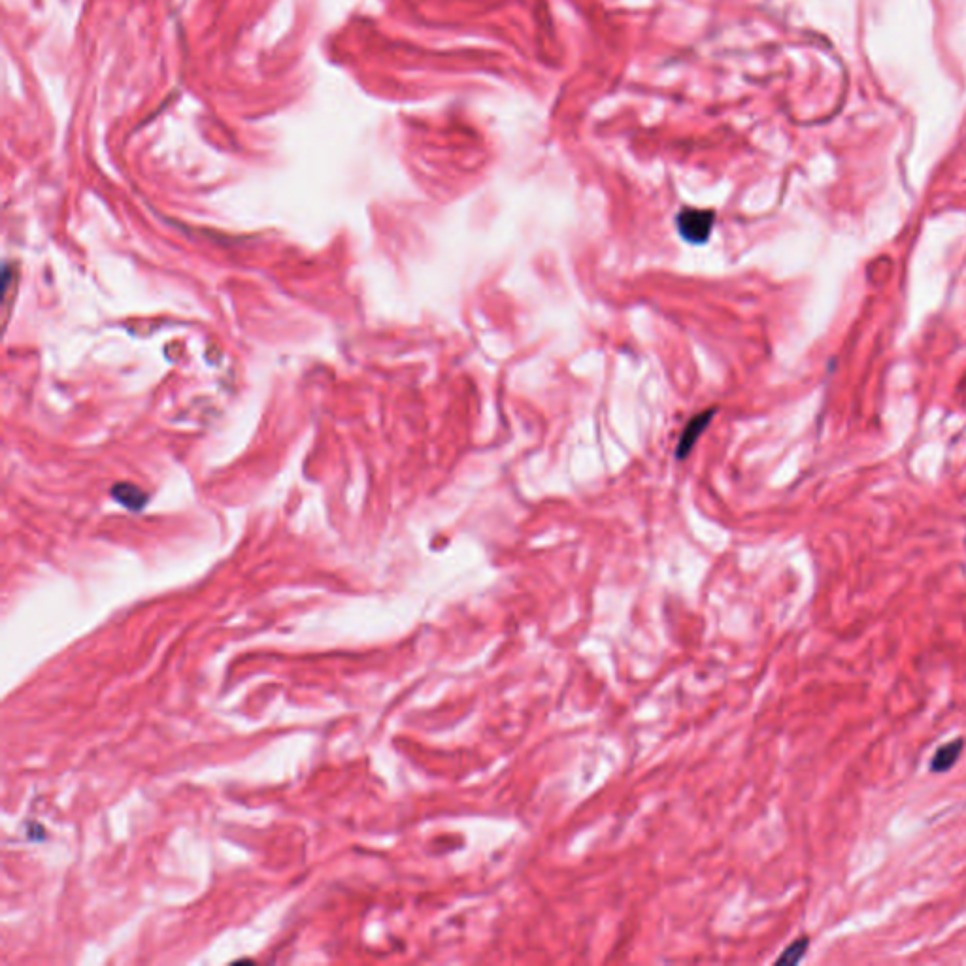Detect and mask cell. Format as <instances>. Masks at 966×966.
Masks as SVG:
<instances>
[{"mask_svg":"<svg viewBox=\"0 0 966 966\" xmlns=\"http://www.w3.org/2000/svg\"><path fill=\"white\" fill-rule=\"evenodd\" d=\"M716 225V214L712 210L700 208H683L676 216V229L685 242L693 246H702L710 240Z\"/></svg>","mask_w":966,"mask_h":966,"instance_id":"cell-1","label":"cell"},{"mask_svg":"<svg viewBox=\"0 0 966 966\" xmlns=\"http://www.w3.org/2000/svg\"><path fill=\"white\" fill-rule=\"evenodd\" d=\"M714 414H716V408H710L706 412H700L695 417H691L683 429L682 436H680V442H678V450H676V457L678 459H685L693 448L695 444L699 442L702 433L708 429V425L712 423L714 419Z\"/></svg>","mask_w":966,"mask_h":966,"instance_id":"cell-2","label":"cell"},{"mask_svg":"<svg viewBox=\"0 0 966 966\" xmlns=\"http://www.w3.org/2000/svg\"><path fill=\"white\" fill-rule=\"evenodd\" d=\"M965 746L966 740L963 736H959L955 740H950V742L942 744L938 750L934 751L933 759L929 763V770L933 774H946V772H950L951 768L959 763Z\"/></svg>","mask_w":966,"mask_h":966,"instance_id":"cell-3","label":"cell"},{"mask_svg":"<svg viewBox=\"0 0 966 966\" xmlns=\"http://www.w3.org/2000/svg\"><path fill=\"white\" fill-rule=\"evenodd\" d=\"M112 495H114V497H116L121 504H125L127 508H131V510H140V508L144 506L146 499H148V497L142 493V489H138V487L133 485V483H119V485L114 487Z\"/></svg>","mask_w":966,"mask_h":966,"instance_id":"cell-4","label":"cell"},{"mask_svg":"<svg viewBox=\"0 0 966 966\" xmlns=\"http://www.w3.org/2000/svg\"><path fill=\"white\" fill-rule=\"evenodd\" d=\"M808 948H810V938L802 936V938L795 940L791 946H787L783 950L782 955L776 961V965H799L800 961L804 959Z\"/></svg>","mask_w":966,"mask_h":966,"instance_id":"cell-5","label":"cell"}]
</instances>
